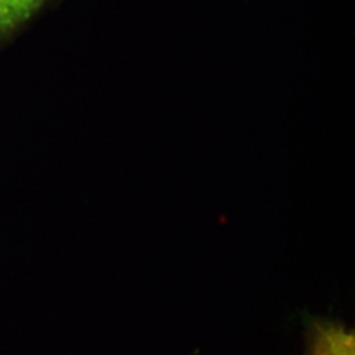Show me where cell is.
<instances>
[{"label":"cell","mask_w":355,"mask_h":355,"mask_svg":"<svg viewBox=\"0 0 355 355\" xmlns=\"http://www.w3.org/2000/svg\"><path fill=\"white\" fill-rule=\"evenodd\" d=\"M304 355H355L354 331L331 319H311Z\"/></svg>","instance_id":"obj_1"},{"label":"cell","mask_w":355,"mask_h":355,"mask_svg":"<svg viewBox=\"0 0 355 355\" xmlns=\"http://www.w3.org/2000/svg\"><path fill=\"white\" fill-rule=\"evenodd\" d=\"M46 0H0V37L28 21Z\"/></svg>","instance_id":"obj_2"}]
</instances>
